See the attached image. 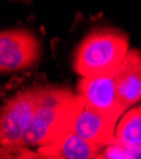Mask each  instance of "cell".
<instances>
[{"instance_id":"cell-1","label":"cell","mask_w":141,"mask_h":159,"mask_svg":"<svg viewBox=\"0 0 141 159\" xmlns=\"http://www.w3.org/2000/svg\"><path fill=\"white\" fill-rule=\"evenodd\" d=\"M84 107V99L79 93L65 87L45 85L23 139V148H41L65 138L73 132Z\"/></svg>"},{"instance_id":"cell-2","label":"cell","mask_w":141,"mask_h":159,"mask_svg":"<svg viewBox=\"0 0 141 159\" xmlns=\"http://www.w3.org/2000/svg\"><path fill=\"white\" fill-rule=\"evenodd\" d=\"M129 51L127 33L112 27H98L86 33L76 46L73 68L82 78L111 76L117 73Z\"/></svg>"},{"instance_id":"cell-3","label":"cell","mask_w":141,"mask_h":159,"mask_svg":"<svg viewBox=\"0 0 141 159\" xmlns=\"http://www.w3.org/2000/svg\"><path fill=\"white\" fill-rule=\"evenodd\" d=\"M43 88L45 85L25 88L7 99L3 104L0 117L2 154L23 148V139L31 125Z\"/></svg>"},{"instance_id":"cell-4","label":"cell","mask_w":141,"mask_h":159,"mask_svg":"<svg viewBox=\"0 0 141 159\" xmlns=\"http://www.w3.org/2000/svg\"><path fill=\"white\" fill-rule=\"evenodd\" d=\"M41 56V42L27 28H7L0 33V70L17 71L33 66Z\"/></svg>"},{"instance_id":"cell-5","label":"cell","mask_w":141,"mask_h":159,"mask_svg":"<svg viewBox=\"0 0 141 159\" xmlns=\"http://www.w3.org/2000/svg\"><path fill=\"white\" fill-rule=\"evenodd\" d=\"M78 93L84 99L86 108L99 113L114 124H118L120 116L127 110L118 97L114 75L82 78L78 83Z\"/></svg>"},{"instance_id":"cell-6","label":"cell","mask_w":141,"mask_h":159,"mask_svg":"<svg viewBox=\"0 0 141 159\" xmlns=\"http://www.w3.org/2000/svg\"><path fill=\"white\" fill-rule=\"evenodd\" d=\"M114 83L118 97L126 108L141 99V50L130 48L114 74Z\"/></svg>"},{"instance_id":"cell-7","label":"cell","mask_w":141,"mask_h":159,"mask_svg":"<svg viewBox=\"0 0 141 159\" xmlns=\"http://www.w3.org/2000/svg\"><path fill=\"white\" fill-rule=\"evenodd\" d=\"M116 126L117 124L84 107L74 125L73 132L93 145L106 148L116 143Z\"/></svg>"},{"instance_id":"cell-8","label":"cell","mask_w":141,"mask_h":159,"mask_svg":"<svg viewBox=\"0 0 141 159\" xmlns=\"http://www.w3.org/2000/svg\"><path fill=\"white\" fill-rule=\"evenodd\" d=\"M102 149L104 148L93 145L74 132H70L54 144L37 148V152L47 159H95Z\"/></svg>"},{"instance_id":"cell-9","label":"cell","mask_w":141,"mask_h":159,"mask_svg":"<svg viewBox=\"0 0 141 159\" xmlns=\"http://www.w3.org/2000/svg\"><path fill=\"white\" fill-rule=\"evenodd\" d=\"M116 143L127 148L141 143V106L127 111L116 126Z\"/></svg>"},{"instance_id":"cell-10","label":"cell","mask_w":141,"mask_h":159,"mask_svg":"<svg viewBox=\"0 0 141 159\" xmlns=\"http://www.w3.org/2000/svg\"><path fill=\"white\" fill-rule=\"evenodd\" d=\"M95 159H137L122 145L114 143L106 147Z\"/></svg>"},{"instance_id":"cell-11","label":"cell","mask_w":141,"mask_h":159,"mask_svg":"<svg viewBox=\"0 0 141 159\" xmlns=\"http://www.w3.org/2000/svg\"><path fill=\"white\" fill-rule=\"evenodd\" d=\"M3 159H47L45 155L37 150H31L28 148H19L11 153L2 154Z\"/></svg>"}]
</instances>
